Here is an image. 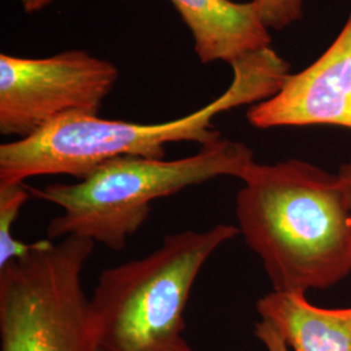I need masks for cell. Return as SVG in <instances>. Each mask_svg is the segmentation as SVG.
I'll return each instance as SVG.
<instances>
[{
	"mask_svg": "<svg viewBox=\"0 0 351 351\" xmlns=\"http://www.w3.org/2000/svg\"><path fill=\"white\" fill-rule=\"evenodd\" d=\"M236 197L239 233L274 291L326 289L351 274V224L339 176L297 159L249 164Z\"/></svg>",
	"mask_w": 351,
	"mask_h": 351,
	"instance_id": "obj_1",
	"label": "cell"
},
{
	"mask_svg": "<svg viewBox=\"0 0 351 351\" xmlns=\"http://www.w3.org/2000/svg\"><path fill=\"white\" fill-rule=\"evenodd\" d=\"M230 65L234 78L226 93L184 117L159 124H137L71 113L29 137L3 143L0 185L23 184L27 178L47 175L82 180L117 158L164 159L168 143L197 142L204 146L223 138L213 126V119L239 106L269 99L282 88L290 68L269 47Z\"/></svg>",
	"mask_w": 351,
	"mask_h": 351,
	"instance_id": "obj_2",
	"label": "cell"
},
{
	"mask_svg": "<svg viewBox=\"0 0 351 351\" xmlns=\"http://www.w3.org/2000/svg\"><path fill=\"white\" fill-rule=\"evenodd\" d=\"M252 162L246 145L220 138L186 158L123 156L75 184L56 182L29 190L32 197L62 208L47 226V239L80 236L121 251L149 219L154 202L221 176L239 178Z\"/></svg>",
	"mask_w": 351,
	"mask_h": 351,
	"instance_id": "obj_3",
	"label": "cell"
},
{
	"mask_svg": "<svg viewBox=\"0 0 351 351\" xmlns=\"http://www.w3.org/2000/svg\"><path fill=\"white\" fill-rule=\"evenodd\" d=\"M237 226L181 230L143 258L104 269L90 300L101 351H193L185 308L202 268Z\"/></svg>",
	"mask_w": 351,
	"mask_h": 351,
	"instance_id": "obj_4",
	"label": "cell"
},
{
	"mask_svg": "<svg viewBox=\"0 0 351 351\" xmlns=\"http://www.w3.org/2000/svg\"><path fill=\"white\" fill-rule=\"evenodd\" d=\"M95 242L40 239L0 268L1 351H101L82 272Z\"/></svg>",
	"mask_w": 351,
	"mask_h": 351,
	"instance_id": "obj_5",
	"label": "cell"
},
{
	"mask_svg": "<svg viewBox=\"0 0 351 351\" xmlns=\"http://www.w3.org/2000/svg\"><path fill=\"white\" fill-rule=\"evenodd\" d=\"M117 78L114 64L86 51L40 59L1 53L0 133L25 138L65 114H98Z\"/></svg>",
	"mask_w": 351,
	"mask_h": 351,
	"instance_id": "obj_6",
	"label": "cell"
},
{
	"mask_svg": "<svg viewBox=\"0 0 351 351\" xmlns=\"http://www.w3.org/2000/svg\"><path fill=\"white\" fill-rule=\"evenodd\" d=\"M258 129L333 125L351 129V11L339 37L308 68L289 75L278 93L252 104Z\"/></svg>",
	"mask_w": 351,
	"mask_h": 351,
	"instance_id": "obj_7",
	"label": "cell"
},
{
	"mask_svg": "<svg viewBox=\"0 0 351 351\" xmlns=\"http://www.w3.org/2000/svg\"><path fill=\"white\" fill-rule=\"evenodd\" d=\"M194 38L203 64H233L269 47L271 36L254 0H171Z\"/></svg>",
	"mask_w": 351,
	"mask_h": 351,
	"instance_id": "obj_8",
	"label": "cell"
},
{
	"mask_svg": "<svg viewBox=\"0 0 351 351\" xmlns=\"http://www.w3.org/2000/svg\"><path fill=\"white\" fill-rule=\"evenodd\" d=\"M256 310L294 351H351V307L322 308L303 293L272 291Z\"/></svg>",
	"mask_w": 351,
	"mask_h": 351,
	"instance_id": "obj_9",
	"label": "cell"
},
{
	"mask_svg": "<svg viewBox=\"0 0 351 351\" xmlns=\"http://www.w3.org/2000/svg\"><path fill=\"white\" fill-rule=\"evenodd\" d=\"M30 195L25 182L0 185V268L23 258L36 245L19 241L12 234L13 226Z\"/></svg>",
	"mask_w": 351,
	"mask_h": 351,
	"instance_id": "obj_10",
	"label": "cell"
},
{
	"mask_svg": "<svg viewBox=\"0 0 351 351\" xmlns=\"http://www.w3.org/2000/svg\"><path fill=\"white\" fill-rule=\"evenodd\" d=\"M265 26L282 30L302 19L303 0H254Z\"/></svg>",
	"mask_w": 351,
	"mask_h": 351,
	"instance_id": "obj_11",
	"label": "cell"
},
{
	"mask_svg": "<svg viewBox=\"0 0 351 351\" xmlns=\"http://www.w3.org/2000/svg\"><path fill=\"white\" fill-rule=\"evenodd\" d=\"M254 333L256 339L263 343L267 351H289L287 342L280 336L275 326H272L269 322L263 319L258 322L255 324Z\"/></svg>",
	"mask_w": 351,
	"mask_h": 351,
	"instance_id": "obj_12",
	"label": "cell"
},
{
	"mask_svg": "<svg viewBox=\"0 0 351 351\" xmlns=\"http://www.w3.org/2000/svg\"><path fill=\"white\" fill-rule=\"evenodd\" d=\"M337 176H339V182H341L342 189H343V194H345V199H346V204H348L351 224V160L349 163L343 164L341 167Z\"/></svg>",
	"mask_w": 351,
	"mask_h": 351,
	"instance_id": "obj_13",
	"label": "cell"
},
{
	"mask_svg": "<svg viewBox=\"0 0 351 351\" xmlns=\"http://www.w3.org/2000/svg\"><path fill=\"white\" fill-rule=\"evenodd\" d=\"M20 1L26 13H34L46 8L53 0H20Z\"/></svg>",
	"mask_w": 351,
	"mask_h": 351,
	"instance_id": "obj_14",
	"label": "cell"
}]
</instances>
